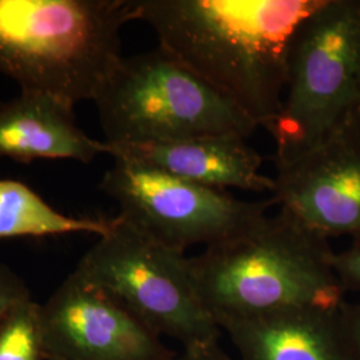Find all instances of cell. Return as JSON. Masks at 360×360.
I'll return each mask as SVG.
<instances>
[{
  "instance_id": "7",
  "label": "cell",
  "mask_w": 360,
  "mask_h": 360,
  "mask_svg": "<svg viewBox=\"0 0 360 360\" xmlns=\"http://www.w3.org/2000/svg\"><path fill=\"white\" fill-rule=\"evenodd\" d=\"M99 190L115 200L124 223L184 254L190 247L207 248L250 231L276 206L274 198L240 200L126 158H114Z\"/></svg>"
},
{
  "instance_id": "5",
  "label": "cell",
  "mask_w": 360,
  "mask_h": 360,
  "mask_svg": "<svg viewBox=\"0 0 360 360\" xmlns=\"http://www.w3.org/2000/svg\"><path fill=\"white\" fill-rule=\"evenodd\" d=\"M94 103L107 144L212 135L247 139L257 129L238 105L162 47L123 58Z\"/></svg>"
},
{
  "instance_id": "16",
  "label": "cell",
  "mask_w": 360,
  "mask_h": 360,
  "mask_svg": "<svg viewBox=\"0 0 360 360\" xmlns=\"http://www.w3.org/2000/svg\"><path fill=\"white\" fill-rule=\"evenodd\" d=\"M333 264L346 292H360V236L352 238L346 250L335 252Z\"/></svg>"
},
{
  "instance_id": "17",
  "label": "cell",
  "mask_w": 360,
  "mask_h": 360,
  "mask_svg": "<svg viewBox=\"0 0 360 360\" xmlns=\"http://www.w3.org/2000/svg\"><path fill=\"white\" fill-rule=\"evenodd\" d=\"M30 297L32 296L23 279L8 266L0 263V322Z\"/></svg>"
},
{
  "instance_id": "1",
  "label": "cell",
  "mask_w": 360,
  "mask_h": 360,
  "mask_svg": "<svg viewBox=\"0 0 360 360\" xmlns=\"http://www.w3.org/2000/svg\"><path fill=\"white\" fill-rule=\"evenodd\" d=\"M323 0H132L159 47L267 129L283 99L299 25Z\"/></svg>"
},
{
  "instance_id": "3",
  "label": "cell",
  "mask_w": 360,
  "mask_h": 360,
  "mask_svg": "<svg viewBox=\"0 0 360 360\" xmlns=\"http://www.w3.org/2000/svg\"><path fill=\"white\" fill-rule=\"evenodd\" d=\"M134 20L132 0H0V72L22 91L94 102Z\"/></svg>"
},
{
  "instance_id": "11",
  "label": "cell",
  "mask_w": 360,
  "mask_h": 360,
  "mask_svg": "<svg viewBox=\"0 0 360 360\" xmlns=\"http://www.w3.org/2000/svg\"><path fill=\"white\" fill-rule=\"evenodd\" d=\"M108 155L105 142L90 138L74 117V105L41 92L22 91L0 105V156L30 163L70 159L90 163Z\"/></svg>"
},
{
  "instance_id": "14",
  "label": "cell",
  "mask_w": 360,
  "mask_h": 360,
  "mask_svg": "<svg viewBox=\"0 0 360 360\" xmlns=\"http://www.w3.org/2000/svg\"><path fill=\"white\" fill-rule=\"evenodd\" d=\"M0 360H46L40 304L32 297L0 322Z\"/></svg>"
},
{
  "instance_id": "19",
  "label": "cell",
  "mask_w": 360,
  "mask_h": 360,
  "mask_svg": "<svg viewBox=\"0 0 360 360\" xmlns=\"http://www.w3.org/2000/svg\"><path fill=\"white\" fill-rule=\"evenodd\" d=\"M349 120L352 122V124L355 126V129H358V132L360 134V82H359V91H358V98H356V102L354 105V110L351 112L349 116Z\"/></svg>"
},
{
  "instance_id": "18",
  "label": "cell",
  "mask_w": 360,
  "mask_h": 360,
  "mask_svg": "<svg viewBox=\"0 0 360 360\" xmlns=\"http://www.w3.org/2000/svg\"><path fill=\"white\" fill-rule=\"evenodd\" d=\"M174 360H231L219 346V342L200 345L193 347L181 348Z\"/></svg>"
},
{
  "instance_id": "13",
  "label": "cell",
  "mask_w": 360,
  "mask_h": 360,
  "mask_svg": "<svg viewBox=\"0 0 360 360\" xmlns=\"http://www.w3.org/2000/svg\"><path fill=\"white\" fill-rule=\"evenodd\" d=\"M115 218H74L60 214L22 181L0 179V239L65 233L102 236Z\"/></svg>"
},
{
  "instance_id": "2",
  "label": "cell",
  "mask_w": 360,
  "mask_h": 360,
  "mask_svg": "<svg viewBox=\"0 0 360 360\" xmlns=\"http://www.w3.org/2000/svg\"><path fill=\"white\" fill-rule=\"evenodd\" d=\"M327 239L279 211L190 257L196 290L219 327L299 309H338L346 290Z\"/></svg>"
},
{
  "instance_id": "8",
  "label": "cell",
  "mask_w": 360,
  "mask_h": 360,
  "mask_svg": "<svg viewBox=\"0 0 360 360\" xmlns=\"http://www.w3.org/2000/svg\"><path fill=\"white\" fill-rule=\"evenodd\" d=\"M46 360H174L160 336L75 269L44 304Z\"/></svg>"
},
{
  "instance_id": "9",
  "label": "cell",
  "mask_w": 360,
  "mask_h": 360,
  "mask_svg": "<svg viewBox=\"0 0 360 360\" xmlns=\"http://www.w3.org/2000/svg\"><path fill=\"white\" fill-rule=\"evenodd\" d=\"M281 211L321 238L360 236V134L347 120L288 163L275 165Z\"/></svg>"
},
{
  "instance_id": "12",
  "label": "cell",
  "mask_w": 360,
  "mask_h": 360,
  "mask_svg": "<svg viewBox=\"0 0 360 360\" xmlns=\"http://www.w3.org/2000/svg\"><path fill=\"white\" fill-rule=\"evenodd\" d=\"M338 309H299L226 323L220 330L240 360H347Z\"/></svg>"
},
{
  "instance_id": "10",
  "label": "cell",
  "mask_w": 360,
  "mask_h": 360,
  "mask_svg": "<svg viewBox=\"0 0 360 360\" xmlns=\"http://www.w3.org/2000/svg\"><path fill=\"white\" fill-rule=\"evenodd\" d=\"M107 144V143H105ZM108 155L126 158L179 179L215 190L274 193L262 156L238 135H212L175 142L107 144Z\"/></svg>"
},
{
  "instance_id": "6",
  "label": "cell",
  "mask_w": 360,
  "mask_h": 360,
  "mask_svg": "<svg viewBox=\"0 0 360 360\" xmlns=\"http://www.w3.org/2000/svg\"><path fill=\"white\" fill-rule=\"evenodd\" d=\"M77 270L153 333L176 340L181 348L215 343L221 336L196 290L190 257L117 215Z\"/></svg>"
},
{
  "instance_id": "4",
  "label": "cell",
  "mask_w": 360,
  "mask_h": 360,
  "mask_svg": "<svg viewBox=\"0 0 360 360\" xmlns=\"http://www.w3.org/2000/svg\"><path fill=\"white\" fill-rule=\"evenodd\" d=\"M360 82V0H323L291 40L282 105L267 127L274 162L288 163L323 142L354 110Z\"/></svg>"
},
{
  "instance_id": "15",
  "label": "cell",
  "mask_w": 360,
  "mask_h": 360,
  "mask_svg": "<svg viewBox=\"0 0 360 360\" xmlns=\"http://www.w3.org/2000/svg\"><path fill=\"white\" fill-rule=\"evenodd\" d=\"M338 322L347 360H360V302H343L338 309Z\"/></svg>"
}]
</instances>
